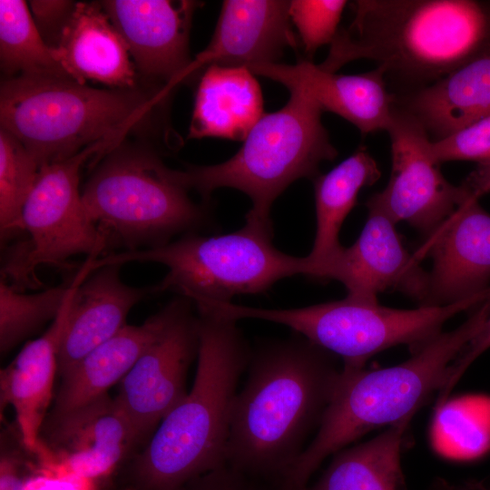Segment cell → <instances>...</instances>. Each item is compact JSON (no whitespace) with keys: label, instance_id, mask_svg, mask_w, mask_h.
Listing matches in <instances>:
<instances>
[{"label":"cell","instance_id":"74e56055","mask_svg":"<svg viewBox=\"0 0 490 490\" xmlns=\"http://www.w3.org/2000/svg\"><path fill=\"white\" fill-rule=\"evenodd\" d=\"M274 490H308V486L289 487V486L280 485V486L275 487Z\"/></svg>","mask_w":490,"mask_h":490},{"label":"cell","instance_id":"30bf717a","mask_svg":"<svg viewBox=\"0 0 490 490\" xmlns=\"http://www.w3.org/2000/svg\"><path fill=\"white\" fill-rule=\"evenodd\" d=\"M114 148L97 142L61 162L40 168L35 184L24 206V234L5 247L2 275L23 290L40 286L36 271L43 266L63 267L68 259L85 254L103 256L109 242L88 214L80 191L81 170L92 157Z\"/></svg>","mask_w":490,"mask_h":490},{"label":"cell","instance_id":"7402d4cb","mask_svg":"<svg viewBox=\"0 0 490 490\" xmlns=\"http://www.w3.org/2000/svg\"><path fill=\"white\" fill-rule=\"evenodd\" d=\"M66 303L47 331L28 342L0 371L1 413L8 405L13 407L24 446L27 452L35 455L38 461L44 455L41 431L53 399Z\"/></svg>","mask_w":490,"mask_h":490},{"label":"cell","instance_id":"3957f363","mask_svg":"<svg viewBox=\"0 0 490 490\" xmlns=\"http://www.w3.org/2000/svg\"><path fill=\"white\" fill-rule=\"evenodd\" d=\"M349 5L350 23L338 29L318 64L326 72L368 59L409 93L490 51V9L477 1L355 0Z\"/></svg>","mask_w":490,"mask_h":490},{"label":"cell","instance_id":"f1b7e54d","mask_svg":"<svg viewBox=\"0 0 490 490\" xmlns=\"http://www.w3.org/2000/svg\"><path fill=\"white\" fill-rule=\"evenodd\" d=\"M39 170L25 147L0 129V237L5 246L24 234L22 212Z\"/></svg>","mask_w":490,"mask_h":490},{"label":"cell","instance_id":"ffe728a7","mask_svg":"<svg viewBox=\"0 0 490 490\" xmlns=\"http://www.w3.org/2000/svg\"><path fill=\"white\" fill-rule=\"evenodd\" d=\"M177 303L176 296L142 324L126 325L64 373L43 428L108 395V389L122 379L162 333L174 315Z\"/></svg>","mask_w":490,"mask_h":490},{"label":"cell","instance_id":"1f68e13d","mask_svg":"<svg viewBox=\"0 0 490 490\" xmlns=\"http://www.w3.org/2000/svg\"><path fill=\"white\" fill-rule=\"evenodd\" d=\"M76 2L34 0L28 4L32 17L47 45L56 48L62 34L75 8Z\"/></svg>","mask_w":490,"mask_h":490},{"label":"cell","instance_id":"d6986e66","mask_svg":"<svg viewBox=\"0 0 490 490\" xmlns=\"http://www.w3.org/2000/svg\"><path fill=\"white\" fill-rule=\"evenodd\" d=\"M289 1L225 0L208 45L190 65V76L210 65L249 67L277 63L287 47H296Z\"/></svg>","mask_w":490,"mask_h":490},{"label":"cell","instance_id":"2e32d148","mask_svg":"<svg viewBox=\"0 0 490 490\" xmlns=\"http://www.w3.org/2000/svg\"><path fill=\"white\" fill-rule=\"evenodd\" d=\"M478 200L472 193L414 252L433 260L423 307L456 303L490 287V213Z\"/></svg>","mask_w":490,"mask_h":490},{"label":"cell","instance_id":"52a82bcc","mask_svg":"<svg viewBox=\"0 0 490 490\" xmlns=\"http://www.w3.org/2000/svg\"><path fill=\"white\" fill-rule=\"evenodd\" d=\"M272 236V224L245 220V225L231 233H188L159 247L107 253L91 260L89 268L93 271L105 265L160 263L168 271L149 287L150 294L172 292L195 306L230 302L238 295L264 292L288 277H310L307 256L283 253L273 245Z\"/></svg>","mask_w":490,"mask_h":490},{"label":"cell","instance_id":"8992f818","mask_svg":"<svg viewBox=\"0 0 490 490\" xmlns=\"http://www.w3.org/2000/svg\"><path fill=\"white\" fill-rule=\"evenodd\" d=\"M189 191L155 150L122 142L99 158L82 199L109 247L137 250L213 226L211 201Z\"/></svg>","mask_w":490,"mask_h":490},{"label":"cell","instance_id":"d6a6232c","mask_svg":"<svg viewBox=\"0 0 490 490\" xmlns=\"http://www.w3.org/2000/svg\"><path fill=\"white\" fill-rule=\"evenodd\" d=\"M17 428H6L1 434L0 490H23V470L26 461Z\"/></svg>","mask_w":490,"mask_h":490},{"label":"cell","instance_id":"8fae6325","mask_svg":"<svg viewBox=\"0 0 490 490\" xmlns=\"http://www.w3.org/2000/svg\"><path fill=\"white\" fill-rule=\"evenodd\" d=\"M177 297L170 323L122 377L113 398L131 426L139 451L188 394V371L198 357L197 309L189 299Z\"/></svg>","mask_w":490,"mask_h":490},{"label":"cell","instance_id":"e0dca14e","mask_svg":"<svg viewBox=\"0 0 490 490\" xmlns=\"http://www.w3.org/2000/svg\"><path fill=\"white\" fill-rule=\"evenodd\" d=\"M121 267L105 265L90 272L85 262L76 275L57 354L60 377L124 328L132 308L150 294L149 287L125 284Z\"/></svg>","mask_w":490,"mask_h":490},{"label":"cell","instance_id":"484cf974","mask_svg":"<svg viewBox=\"0 0 490 490\" xmlns=\"http://www.w3.org/2000/svg\"><path fill=\"white\" fill-rule=\"evenodd\" d=\"M381 176L375 159L364 147L325 174L313 180L316 210V234L310 253L312 264H319L338 255L341 226L357 203L359 191L372 186Z\"/></svg>","mask_w":490,"mask_h":490},{"label":"cell","instance_id":"4316f807","mask_svg":"<svg viewBox=\"0 0 490 490\" xmlns=\"http://www.w3.org/2000/svg\"><path fill=\"white\" fill-rule=\"evenodd\" d=\"M0 64L5 78H70L55 50L44 41L23 0L0 1Z\"/></svg>","mask_w":490,"mask_h":490},{"label":"cell","instance_id":"7c38bea8","mask_svg":"<svg viewBox=\"0 0 490 490\" xmlns=\"http://www.w3.org/2000/svg\"><path fill=\"white\" fill-rule=\"evenodd\" d=\"M368 217L357 240L328 261L312 264L310 278L335 279L347 297L378 302L380 292L397 291L423 307L429 289V272L403 244L396 222L377 196L366 202Z\"/></svg>","mask_w":490,"mask_h":490},{"label":"cell","instance_id":"6da1fadb","mask_svg":"<svg viewBox=\"0 0 490 490\" xmlns=\"http://www.w3.org/2000/svg\"><path fill=\"white\" fill-rule=\"evenodd\" d=\"M341 369L338 357L294 331L256 341L233 404L227 465L281 484L316 435Z\"/></svg>","mask_w":490,"mask_h":490},{"label":"cell","instance_id":"9a60e30c","mask_svg":"<svg viewBox=\"0 0 490 490\" xmlns=\"http://www.w3.org/2000/svg\"><path fill=\"white\" fill-rule=\"evenodd\" d=\"M100 4L123 39L139 74L173 89L190 77V30L193 14L202 3L107 0Z\"/></svg>","mask_w":490,"mask_h":490},{"label":"cell","instance_id":"5b68a950","mask_svg":"<svg viewBox=\"0 0 490 490\" xmlns=\"http://www.w3.org/2000/svg\"><path fill=\"white\" fill-rule=\"evenodd\" d=\"M490 316V298L453 330L441 332L411 357L382 368L341 369L320 426L283 483L307 486L329 456L367 433L414 417L446 383L449 368Z\"/></svg>","mask_w":490,"mask_h":490},{"label":"cell","instance_id":"83f0119b","mask_svg":"<svg viewBox=\"0 0 490 490\" xmlns=\"http://www.w3.org/2000/svg\"><path fill=\"white\" fill-rule=\"evenodd\" d=\"M75 279L37 293L26 294L5 280L0 282V350L8 352L35 333L49 320H54L68 300Z\"/></svg>","mask_w":490,"mask_h":490},{"label":"cell","instance_id":"836d02e7","mask_svg":"<svg viewBox=\"0 0 490 490\" xmlns=\"http://www.w3.org/2000/svg\"><path fill=\"white\" fill-rule=\"evenodd\" d=\"M179 490H274V487L225 465L191 480Z\"/></svg>","mask_w":490,"mask_h":490},{"label":"cell","instance_id":"cb8c5ba5","mask_svg":"<svg viewBox=\"0 0 490 490\" xmlns=\"http://www.w3.org/2000/svg\"><path fill=\"white\" fill-rule=\"evenodd\" d=\"M255 74L245 66L212 64L203 71L195 95L188 138L243 142L264 114Z\"/></svg>","mask_w":490,"mask_h":490},{"label":"cell","instance_id":"7a4b0ae2","mask_svg":"<svg viewBox=\"0 0 490 490\" xmlns=\"http://www.w3.org/2000/svg\"><path fill=\"white\" fill-rule=\"evenodd\" d=\"M196 309L200 346L193 386L124 464V490H179L227 465L233 404L251 346L238 320Z\"/></svg>","mask_w":490,"mask_h":490},{"label":"cell","instance_id":"8d00e7d4","mask_svg":"<svg viewBox=\"0 0 490 490\" xmlns=\"http://www.w3.org/2000/svg\"><path fill=\"white\" fill-rule=\"evenodd\" d=\"M430 490H490V487L480 482L470 481L454 484L445 478L437 477L433 481Z\"/></svg>","mask_w":490,"mask_h":490},{"label":"cell","instance_id":"277c9868","mask_svg":"<svg viewBox=\"0 0 490 490\" xmlns=\"http://www.w3.org/2000/svg\"><path fill=\"white\" fill-rule=\"evenodd\" d=\"M172 91L155 83L95 88L64 77L5 78L0 129L15 136L41 168L97 142L116 147L132 132L164 123Z\"/></svg>","mask_w":490,"mask_h":490},{"label":"cell","instance_id":"9c48e42d","mask_svg":"<svg viewBox=\"0 0 490 490\" xmlns=\"http://www.w3.org/2000/svg\"><path fill=\"white\" fill-rule=\"evenodd\" d=\"M490 298V287L465 300L439 307L400 309L350 299L303 308L262 309L221 303L220 311L236 320L260 319L289 327L341 358L343 368H365L376 354L399 345L411 354L443 332L445 323Z\"/></svg>","mask_w":490,"mask_h":490},{"label":"cell","instance_id":"5bb4252c","mask_svg":"<svg viewBox=\"0 0 490 490\" xmlns=\"http://www.w3.org/2000/svg\"><path fill=\"white\" fill-rule=\"evenodd\" d=\"M47 475L97 479L124 465L138 451L131 426L108 395L41 431Z\"/></svg>","mask_w":490,"mask_h":490},{"label":"cell","instance_id":"e575fe53","mask_svg":"<svg viewBox=\"0 0 490 490\" xmlns=\"http://www.w3.org/2000/svg\"><path fill=\"white\" fill-rule=\"evenodd\" d=\"M490 348V316L478 334L465 347L449 368L447 379L441 388L443 397H448L468 368Z\"/></svg>","mask_w":490,"mask_h":490},{"label":"cell","instance_id":"4fadbf2b","mask_svg":"<svg viewBox=\"0 0 490 490\" xmlns=\"http://www.w3.org/2000/svg\"><path fill=\"white\" fill-rule=\"evenodd\" d=\"M391 142V172L386 188L375 193L396 222L406 221L424 237L432 233L471 194L450 183L428 152L431 141L423 125L396 104L387 130Z\"/></svg>","mask_w":490,"mask_h":490},{"label":"cell","instance_id":"603a6c76","mask_svg":"<svg viewBox=\"0 0 490 490\" xmlns=\"http://www.w3.org/2000/svg\"><path fill=\"white\" fill-rule=\"evenodd\" d=\"M395 99L397 106L423 125L431 141L490 115V51L432 84Z\"/></svg>","mask_w":490,"mask_h":490},{"label":"cell","instance_id":"4dcf8cb0","mask_svg":"<svg viewBox=\"0 0 490 490\" xmlns=\"http://www.w3.org/2000/svg\"><path fill=\"white\" fill-rule=\"evenodd\" d=\"M428 152L438 163L449 161H490V115L438 141H430Z\"/></svg>","mask_w":490,"mask_h":490},{"label":"cell","instance_id":"ba28073f","mask_svg":"<svg viewBox=\"0 0 490 490\" xmlns=\"http://www.w3.org/2000/svg\"><path fill=\"white\" fill-rule=\"evenodd\" d=\"M289 93L281 109L262 115L232 157L217 164L173 170L176 180L202 201H211V192L220 188L239 190L252 203L245 220L272 224L275 200L295 181H313L320 174L321 162L338 155L318 105L299 90Z\"/></svg>","mask_w":490,"mask_h":490},{"label":"cell","instance_id":"d590c367","mask_svg":"<svg viewBox=\"0 0 490 490\" xmlns=\"http://www.w3.org/2000/svg\"><path fill=\"white\" fill-rule=\"evenodd\" d=\"M463 184L478 198L490 192V161L478 163L476 168L463 181Z\"/></svg>","mask_w":490,"mask_h":490},{"label":"cell","instance_id":"44dd1931","mask_svg":"<svg viewBox=\"0 0 490 490\" xmlns=\"http://www.w3.org/2000/svg\"><path fill=\"white\" fill-rule=\"evenodd\" d=\"M54 50L67 75L80 83L93 81L109 88L139 85L127 46L100 2H76Z\"/></svg>","mask_w":490,"mask_h":490},{"label":"cell","instance_id":"ac0fdd59","mask_svg":"<svg viewBox=\"0 0 490 490\" xmlns=\"http://www.w3.org/2000/svg\"><path fill=\"white\" fill-rule=\"evenodd\" d=\"M255 75L276 81L310 97L323 113H336L355 125L361 134L385 130L392 118L395 94L387 89L386 72L376 69L359 74H338L318 64H259L248 67Z\"/></svg>","mask_w":490,"mask_h":490},{"label":"cell","instance_id":"f546056e","mask_svg":"<svg viewBox=\"0 0 490 490\" xmlns=\"http://www.w3.org/2000/svg\"><path fill=\"white\" fill-rule=\"evenodd\" d=\"M346 0H292L289 14L309 57L330 44L338 31Z\"/></svg>","mask_w":490,"mask_h":490},{"label":"cell","instance_id":"d4e9b609","mask_svg":"<svg viewBox=\"0 0 490 490\" xmlns=\"http://www.w3.org/2000/svg\"><path fill=\"white\" fill-rule=\"evenodd\" d=\"M412 419L407 417L368 441L334 454L308 490H407L401 454Z\"/></svg>","mask_w":490,"mask_h":490}]
</instances>
